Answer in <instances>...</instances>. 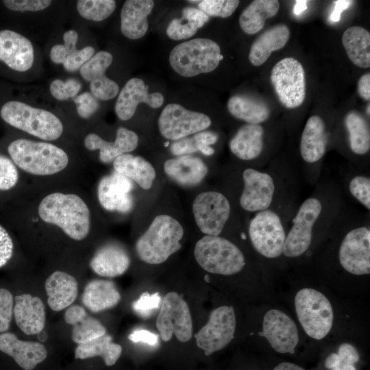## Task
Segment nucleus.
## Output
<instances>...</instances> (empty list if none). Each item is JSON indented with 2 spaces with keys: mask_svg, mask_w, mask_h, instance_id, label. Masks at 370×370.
Segmentation results:
<instances>
[{
  "mask_svg": "<svg viewBox=\"0 0 370 370\" xmlns=\"http://www.w3.org/2000/svg\"><path fill=\"white\" fill-rule=\"evenodd\" d=\"M37 214L42 222L59 227L75 241L84 239L90 230V210L86 201L75 193L47 195L40 201Z\"/></svg>",
  "mask_w": 370,
  "mask_h": 370,
  "instance_id": "nucleus-1",
  "label": "nucleus"
},
{
  "mask_svg": "<svg viewBox=\"0 0 370 370\" xmlns=\"http://www.w3.org/2000/svg\"><path fill=\"white\" fill-rule=\"evenodd\" d=\"M8 151L17 167L36 176L58 173L69 162L64 150L47 142L16 139L8 145Z\"/></svg>",
  "mask_w": 370,
  "mask_h": 370,
  "instance_id": "nucleus-2",
  "label": "nucleus"
},
{
  "mask_svg": "<svg viewBox=\"0 0 370 370\" xmlns=\"http://www.w3.org/2000/svg\"><path fill=\"white\" fill-rule=\"evenodd\" d=\"M184 234L177 219L168 214L158 215L137 240L136 254L147 264H162L180 249Z\"/></svg>",
  "mask_w": 370,
  "mask_h": 370,
  "instance_id": "nucleus-3",
  "label": "nucleus"
},
{
  "mask_svg": "<svg viewBox=\"0 0 370 370\" xmlns=\"http://www.w3.org/2000/svg\"><path fill=\"white\" fill-rule=\"evenodd\" d=\"M219 45L212 40L198 38L182 42L173 48L169 60L180 75L190 77L214 71L222 60Z\"/></svg>",
  "mask_w": 370,
  "mask_h": 370,
  "instance_id": "nucleus-4",
  "label": "nucleus"
},
{
  "mask_svg": "<svg viewBox=\"0 0 370 370\" xmlns=\"http://www.w3.org/2000/svg\"><path fill=\"white\" fill-rule=\"evenodd\" d=\"M0 114L10 125L44 140H55L63 132V124L54 114L21 101L6 102Z\"/></svg>",
  "mask_w": 370,
  "mask_h": 370,
  "instance_id": "nucleus-5",
  "label": "nucleus"
},
{
  "mask_svg": "<svg viewBox=\"0 0 370 370\" xmlns=\"http://www.w3.org/2000/svg\"><path fill=\"white\" fill-rule=\"evenodd\" d=\"M194 256L206 271L221 275H232L241 271L245 265L242 251L230 241L220 236L205 235L195 244Z\"/></svg>",
  "mask_w": 370,
  "mask_h": 370,
  "instance_id": "nucleus-6",
  "label": "nucleus"
},
{
  "mask_svg": "<svg viewBox=\"0 0 370 370\" xmlns=\"http://www.w3.org/2000/svg\"><path fill=\"white\" fill-rule=\"evenodd\" d=\"M297 319L306 334L321 340L330 332L334 311L329 299L320 291L311 288L300 289L295 297Z\"/></svg>",
  "mask_w": 370,
  "mask_h": 370,
  "instance_id": "nucleus-7",
  "label": "nucleus"
},
{
  "mask_svg": "<svg viewBox=\"0 0 370 370\" xmlns=\"http://www.w3.org/2000/svg\"><path fill=\"white\" fill-rule=\"evenodd\" d=\"M156 325L162 341H169L173 335L182 343L193 335V321L186 301L176 292L166 293L162 300Z\"/></svg>",
  "mask_w": 370,
  "mask_h": 370,
  "instance_id": "nucleus-8",
  "label": "nucleus"
},
{
  "mask_svg": "<svg viewBox=\"0 0 370 370\" xmlns=\"http://www.w3.org/2000/svg\"><path fill=\"white\" fill-rule=\"evenodd\" d=\"M271 82L280 103L286 108L300 106L306 97L305 73L293 58H285L273 67Z\"/></svg>",
  "mask_w": 370,
  "mask_h": 370,
  "instance_id": "nucleus-9",
  "label": "nucleus"
},
{
  "mask_svg": "<svg viewBox=\"0 0 370 370\" xmlns=\"http://www.w3.org/2000/svg\"><path fill=\"white\" fill-rule=\"evenodd\" d=\"M249 236L255 250L267 258L283 254L286 234L280 216L267 209L258 212L249 225Z\"/></svg>",
  "mask_w": 370,
  "mask_h": 370,
  "instance_id": "nucleus-10",
  "label": "nucleus"
},
{
  "mask_svg": "<svg viewBox=\"0 0 370 370\" xmlns=\"http://www.w3.org/2000/svg\"><path fill=\"white\" fill-rule=\"evenodd\" d=\"M236 325L232 306L216 308L210 312L206 324L194 335L197 347L207 356L221 350L234 339Z\"/></svg>",
  "mask_w": 370,
  "mask_h": 370,
  "instance_id": "nucleus-11",
  "label": "nucleus"
},
{
  "mask_svg": "<svg viewBox=\"0 0 370 370\" xmlns=\"http://www.w3.org/2000/svg\"><path fill=\"white\" fill-rule=\"evenodd\" d=\"M210 125L211 120L206 114L189 110L177 103L166 105L158 121L162 136L173 140L202 132Z\"/></svg>",
  "mask_w": 370,
  "mask_h": 370,
  "instance_id": "nucleus-12",
  "label": "nucleus"
},
{
  "mask_svg": "<svg viewBox=\"0 0 370 370\" xmlns=\"http://www.w3.org/2000/svg\"><path fill=\"white\" fill-rule=\"evenodd\" d=\"M192 210L196 225L202 233L219 236L229 219L231 207L223 194L205 191L196 196Z\"/></svg>",
  "mask_w": 370,
  "mask_h": 370,
  "instance_id": "nucleus-13",
  "label": "nucleus"
},
{
  "mask_svg": "<svg viewBox=\"0 0 370 370\" xmlns=\"http://www.w3.org/2000/svg\"><path fill=\"white\" fill-rule=\"evenodd\" d=\"M322 210L319 199L310 197L299 207L293 221L283 247V254L288 258H297L310 247L312 238V228Z\"/></svg>",
  "mask_w": 370,
  "mask_h": 370,
  "instance_id": "nucleus-14",
  "label": "nucleus"
},
{
  "mask_svg": "<svg viewBox=\"0 0 370 370\" xmlns=\"http://www.w3.org/2000/svg\"><path fill=\"white\" fill-rule=\"evenodd\" d=\"M338 260L347 272L355 275L370 273V230L356 227L347 233L339 249Z\"/></svg>",
  "mask_w": 370,
  "mask_h": 370,
  "instance_id": "nucleus-15",
  "label": "nucleus"
},
{
  "mask_svg": "<svg viewBox=\"0 0 370 370\" xmlns=\"http://www.w3.org/2000/svg\"><path fill=\"white\" fill-rule=\"evenodd\" d=\"M259 335L264 337L272 349L281 354H294L299 343V334L294 321L278 309L267 311Z\"/></svg>",
  "mask_w": 370,
  "mask_h": 370,
  "instance_id": "nucleus-16",
  "label": "nucleus"
},
{
  "mask_svg": "<svg viewBox=\"0 0 370 370\" xmlns=\"http://www.w3.org/2000/svg\"><path fill=\"white\" fill-rule=\"evenodd\" d=\"M244 188L240 197L241 208L248 212L269 209L274 193L273 177L266 172L248 168L243 173Z\"/></svg>",
  "mask_w": 370,
  "mask_h": 370,
  "instance_id": "nucleus-17",
  "label": "nucleus"
},
{
  "mask_svg": "<svg viewBox=\"0 0 370 370\" xmlns=\"http://www.w3.org/2000/svg\"><path fill=\"white\" fill-rule=\"evenodd\" d=\"M132 189V181L114 171L99 181L97 186L98 201L108 211L128 212L133 206Z\"/></svg>",
  "mask_w": 370,
  "mask_h": 370,
  "instance_id": "nucleus-18",
  "label": "nucleus"
},
{
  "mask_svg": "<svg viewBox=\"0 0 370 370\" xmlns=\"http://www.w3.org/2000/svg\"><path fill=\"white\" fill-rule=\"evenodd\" d=\"M164 96L158 92L149 93L148 86L140 78L129 79L119 92L114 110L122 121L130 119L138 106L144 103L152 108H158L164 103Z\"/></svg>",
  "mask_w": 370,
  "mask_h": 370,
  "instance_id": "nucleus-19",
  "label": "nucleus"
},
{
  "mask_svg": "<svg viewBox=\"0 0 370 370\" xmlns=\"http://www.w3.org/2000/svg\"><path fill=\"white\" fill-rule=\"evenodd\" d=\"M0 60L14 71H28L34 61V51L31 41L16 32L1 30Z\"/></svg>",
  "mask_w": 370,
  "mask_h": 370,
  "instance_id": "nucleus-20",
  "label": "nucleus"
},
{
  "mask_svg": "<svg viewBox=\"0 0 370 370\" xmlns=\"http://www.w3.org/2000/svg\"><path fill=\"white\" fill-rule=\"evenodd\" d=\"M85 147L90 151L99 150V158L103 163H110L117 157L133 151L138 146V136L133 131L120 127L114 141H108L95 133L88 134L84 140Z\"/></svg>",
  "mask_w": 370,
  "mask_h": 370,
  "instance_id": "nucleus-21",
  "label": "nucleus"
},
{
  "mask_svg": "<svg viewBox=\"0 0 370 370\" xmlns=\"http://www.w3.org/2000/svg\"><path fill=\"white\" fill-rule=\"evenodd\" d=\"M0 350L11 356L25 370H33L47 356L42 344L21 341L10 332L0 334Z\"/></svg>",
  "mask_w": 370,
  "mask_h": 370,
  "instance_id": "nucleus-22",
  "label": "nucleus"
},
{
  "mask_svg": "<svg viewBox=\"0 0 370 370\" xmlns=\"http://www.w3.org/2000/svg\"><path fill=\"white\" fill-rule=\"evenodd\" d=\"M14 315L16 325L27 335L40 332L45 324V310L42 300L29 294L14 297Z\"/></svg>",
  "mask_w": 370,
  "mask_h": 370,
  "instance_id": "nucleus-23",
  "label": "nucleus"
},
{
  "mask_svg": "<svg viewBox=\"0 0 370 370\" xmlns=\"http://www.w3.org/2000/svg\"><path fill=\"white\" fill-rule=\"evenodd\" d=\"M154 6L151 0H127L121 10V31L131 40L143 38L149 27L148 16Z\"/></svg>",
  "mask_w": 370,
  "mask_h": 370,
  "instance_id": "nucleus-24",
  "label": "nucleus"
},
{
  "mask_svg": "<svg viewBox=\"0 0 370 370\" xmlns=\"http://www.w3.org/2000/svg\"><path fill=\"white\" fill-rule=\"evenodd\" d=\"M164 171L177 184L191 186L199 184L205 178L208 169L201 158L184 155L166 160Z\"/></svg>",
  "mask_w": 370,
  "mask_h": 370,
  "instance_id": "nucleus-25",
  "label": "nucleus"
},
{
  "mask_svg": "<svg viewBox=\"0 0 370 370\" xmlns=\"http://www.w3.org/2000/svg\"><path fill=\"white\" fill-rule=\"evenodd\" d=\"M130 258L127 251L117 245H106L99 248L90 262L97 275L114 278L123 275L129 268Z\"/></svg>",
  "mask_w": 370,
  "mask_h": 370,
  "instance_id": "nucleus-26",
  "label": "nucleus"
},
{
  "mask_svg": "<svg viewBox=\"0 0 370 370\" xmlns=\"http://www.w3.org/2000/svg\"><path fill=\"white\" fill-rule=\"evenodd\" d=\"M45 290L48 295L49 306L54 311H60L71 306L75 300L78 286L73 276L57 271L46 280Z\"/></svg>",
  "mask_w": 370,
  "mask_h": 370,
  "instance_id": "nucleus-27",
  "label": "nucleus"
},
{
  "mask_svg": "<svg viewBox=\"0 0 370 370\" xmlns=\"http://www.w3.org/2000/svg\"><path fill=\"white\" fill-rule=\"evenodd\" d=\"M290 37V30L284 24H278L264 31L252 43L249 60L252 65L259 66L271 53L283 48Z\"/></svg>",
  "mask_w": 370,
  "mask_h": 370,
  "instance_id": "nucleus-28",
  "label": "nucleus"
},
{
  "mask_svg": "<svg viewBox=\"0 0 370 370\" xmlns=\"http://www.w3.org/2000/svg\"><path fill=\"white\" fill-rule=\"evenodd\" d=\"M327 135L323 120L317 115L310 116L304 127L300 141V153L304 161L314 163L324 155Z\"/></svg>",
  "mask_w": 370,
  "mask_h": 370,
  "instance_id": "nucleus-29",
  "label": "nucleus"
},
{
  "mask_svg": "<svg viewBox=\"0 0 370 370\" xmlns=\"http://www.w3.org/2000/svg\"><path fill=\"white\" fill-rule=\"evenodd\" d=\"M112 166L115 172L134 182L144 190L151 188L156 177L153 165L141 156L123 154L114 160Z\"/></svg>",
  "mask_w": 370,
  "mask_h": 370,
  "instance_id": "nucleus-30",
  "label": "nucleus"
},
{
  "mask_svg": "<svg viewBox=\"0 0 370 370\" xmlns=\"http://www.w3.org/2000/svg\"><path fill=\"white\" fill-rule=\"evenodd\" d=\"M264 129L260 124L241 126L229 143L232 153L243 160H251L260 156L264 146Z\"/></svg>",
  "mask_w": 370,
  "mask_h": 370,
  "instance_id": "nucleus-31",
  "label": "nucleus"
},
{
  "mask_svg": "<svg viewBox=\"0 0 370 370\" xmlns=\"http://www.w3.org/2000/svg\"><path fill=\"white\" fill-rule=\"evenodd\" d=\"M65 321L73 325L72 339L82 344L106 334V330L97 319L89 316L84 308L74 305L64 314Z\"/></svg>",
  "mask_w": 370,
  "mask_h": 370,
  "instance_id": "nucleus-32",
  "label": "nucleus"
},
{
  "mask_svg": "<svg viewBox=\"0 0 370 370\" xmlns=\"http://www.w3.org/2000/svg\"><path fill=\"white\" fill-rule=\"evenodd\" d=\"M121 300V294L113 282L95 280L85 287L82 303L92 312H99L116 306Z\"/></svg>",
  "mask_w": 370,
  "mask_h": 370,
  "instance_id": "nucleus-33",
  "label": "nucleus"
},
{
  "mask_svg": "<svg viewBox=\"0 0 370 370\" xmlns=\"http://www.w3.org/2000/svg\"><path fill=\"white\" fill-rule=\"evenodd\" d=\"M342 42L349 60L360 68L370 66V34L360 26L348 27Z\"/></svg>",
  "mask_w": 370,
  "mask_h": 370,
  "instance_id": "nucleus-34",
  "label": "nucleus"
},
{
  "mask_svg": "<svg viewBox=\"0 0 370 370\" xmlns=\"http://www.w3.org/2000/svg\"><path fill=\"white\" fill-rule=\"evenodd\" d=\"M279 9L277 0L253 1L240 15V27L247 34H256L262 29L265 21L275 16Z\"/></svg>",
  "mask_w": 370,
  "mask_h": 370,
  "instance_id": "nucleus-35",
  "label": "nucleus"
},
{
  "mask_svg": "<svg viewBox=\"0 0 370 370\" xmlns=\"http://www.w3.org/2000/svg\"><path fill=\"white\" fill-rule=\"evenodd\" d=\"M229 112L249 124H260L269 116L270 110L264 102L245 95H234L227 101Z\"/></svg>",
  "mask_w": 370,
  "mask_h": 370,
  "instance_id": "nucleus-36",
  "label": "nucleus"
},
{
  "mask_svg": "<svg viewBox=\"0 0 370 370\" xmlns=\"http://www.w3.org/2000/svg\"><path fill=\"white\" fill-rule=\"evenodd\" d=\"M121 353V346L113 343L112 336L106 334L79 344L75 348V357L77 359H86L100 356L103 359L106 365L112 366L120 358Z\"/></svg>",
  "mask_w": 370,
  "mask_h": 370,
  "instance_id": "nucleus-37",
  "label": "nucleus"
},
{
  "mask_svg": "<svg viewBox=\"0 0 370 370\" xmlns=\"http://www.w3.org/2000/svg\"><path fill=\"white\" fill-rule=\"evenodd\" d=\"M208 19L209 16L199 8L186 7L182 10L181 18H174L169 23L166 32L172 40L186 39L195 35Z\"/></svg>",
  "mask_w": 370,
  "mask_h": 370,
  "instance_id": "nucleus-38",
  "label": "nucleus"
},
{
  "mask_svg": "<svg viewBox=\"0 0 370 370\" xmlns=\"http://www.w3.org/2000/svg\"><path fill=\"white\" fill-rule=\"evenodd\" d=\"M345 125L352 152L366 154L370 149V130L365 118L357 111H350L345 117Z\"/></svg>",
  "mask_w": 370,
  "mask_h": 370,
  "instance_id": "nucleus-39",
  "label": "nucleus"
},
{
  "mask_svg": "<svg viewBox=\"0 0 370 370\" xmlns=\"http://www.w3.org/2000/svg\"><path fill=\"white\" fill-rule=\"evenodd\" d=\"M218 136L212 132H200L190 137H185L174 142L171 151L175 156H184L199 151L206 156L214 153L210 145L217 141Z\"/></svg>",
  "mask_w": 370,
  "mask_h": 370,
  "instance_id": "nucleus-40",
  "label": "nucleus"
},
{
  "mask_svg": "<svg viewBox=\"0 0 370 370\" xmlns=\"http://www.w3.org/2000/svg\"><path fill=\"white\" fill-rule=\"evenodd\" d=\"M360 359L355 346L344 343L336 352H332L325 359L323 365L327 370H358L357 364Z\"/></svg>",
  "mask_w": 370,
  "mask_h": 370,
  "instance_id": "nucleus-41",
  "label": "nucleus"
},
{
  "mask_svg": "<svg viewBox=\"0 0 370 370\" xmlns=\"http://www.w3.org/2000/svg\"><path fill=\"white\" fill-rule=\"evenodd\" d=\"M116 9L113 0H79L77 2L79 14L93 21H101L109 17Z\"/></svg>",
  "mask_w": 370,
  "mask_h": 370,
  "instance_id": "nucleus-42",
  "label": "nucleus"
},
{
  "mask_svg": "<svg viewBox=\"0 0 370 370\" xmlns=\"http://www.w3.org/2000/svg\"><path fill=\"white\" fill-rule=\"evenodd\" d=\"M113 61L112 55L106 51L94 54L79 69L81 76L86 81L98 78L103 75Z\"/></svg>",
  "mask_w": 370,
  "mask_h": 370,
  "instance_id": "nucleus-43",
  "label": "nucleus"
},
{
  "mask_svg": "<svg viewBox=\"0 0 370 370\" xmlns=\"http://www.w3.org/2000/svg\"><path fill=\"white\" fill-rule=\"evenodd\" d=\"M240 3L237 0H202L198 8L208 16L227 18L231 16Z\"/></svg>",
  "mask_w": 370,
  "mask_h": 370,
  "instance_id": "nucleus-44",
  "label": "nucleus"
},
{
  "mask_svg": "<svg viewBox=\"0 0 370 370\" xmlns=\"http://www.w3.org/2000/svg\"><path fill=\"white\" fill-rule=\"evenodd\" d=\"M78 34L74 29L64 32L63 35L64 44L55 45L50 51V58L56 64H63L66 58L77 49Z\"/></svg>",
  "mask_w": 370,
  "mask_h": 370,
  "instance_id": "nucleus-45",
  "label": "nucleus"
},
{
  "mask_svg": "<svg viewBox=\"0 0 370 370\" xmlns=\"http://www.w3.org/2000/svg\"><path fill=\"white\" fill-rule=\"evenodd\" d=\"M162 302L159 293L145 292L132 305L134 312L143 319L149 318L160 307Z\"/></svg>",
  "mask_w": 370,
  "mask_h": 370,
  "instance_id": "nucleus-46",
  "label": "nucleus"
},
{
  "mask_svg": "<svg viewBox=\"0 0 370 370\" xmlns=\"http://www.w3.org/2000/svg\"><path fill=\"white\" fill-rule=\"evenodd\" d=\"M90 90L97 99L107 101L118 95L119 87L114 80L103 75L90 82Z\"/></svg>",
  "mask_w": 370,
  "mask_h": 370,
  "instance_id": "nucleus-47",
  "label": "nucleus"
},
{
  "mask_svg": "<svg viewBox=\"0 0 370 370\" xmlns=\"http://www.w3.org/2000/svg\"><path fill=\"white\" fill-rule=\"evenodd\" d=\"M81 88V83L76 79L71 78L66 81L56 79L51 83L49 90L54 98L59 101H65L75 97Z\"/></svg>",
  "mask_w": 370,
  "mask_h": 370,
  "instance_id": "nucleus-48",
  "label": "nucleus"
},
{
  "mask_svg": "<svg viewBox=\"0 0 370 370\" xmlns=\"http://www.w3.org/2000/svg\"><path fill=\"white\" fill-rule=\"evenodd\" d=\"M17 166L5 156L0 154V190L13 188L18 182Z\"/></svg>",
  "mask_w": 370,
  "mask_h": 370,
  "instance_id": "nucleus-49",
  "label": "nucleus"
},
{
  "mask_svg": "<svg viewBox=\"0 0 370 370\" xmlns=\"http://www.w3.org/2000/svg\"><path fill=\"white\" fill-rule=\"evenodd\" d=\"M349 189L352 196L369 210L370 179L364 175H356L349 182Z\"/></svg>",
  "mask_w": 370,
  "mask_h": 370,
  "instance_id": "nucleus-50",
  "label": "nucleus"
},
{
  "mask_svg": "<svg viewBox=\"0 0 370 370\" xmlns=\"http://www.w3.org/2000/svg\"><path fill=\"white\" fill-rule=\"evenodd\" d=\"M78 115L83 119H88L99 109V103L90 92H84L74 97Z\"/></svg>",
  "mask_w": 370,
  "mask_h": 370,
  "instance_id": "nucleus-51",
  "label": "nucleus"
},
{
  "mask_svg": "<svg viewBox=\"0 0 370 370\" xmlns=\"http://www.w3.org/2000/svg\"><path fill=\"white\" fill-rule=\"evenodd\" d=\"M94 54L95 49L92 46L77 49L66 58L62 64L66 71H75L80 69Z\"/></svg>",
  "mask_w": 370,
  "mask_h": 370,
  "instance_id": "nucleus-52",
  "label": "nucleus"
},
{
  "mask_svg": "<svg viewBox=\"0 0 370 370\" xmlns=\"http://www.w3.org/2000/svg\"><path fill=\"white\" fill-rule=\"evenodd\" d=\"M13 313V296L7 289L0 288V333L8 330Z\"/></svg>",
  "mask_w": 370,
  "mask_h": 370,
  "instance_id": "nucleus-53",
  "label": "nucleus"
},
{
  "mask_svg": "<svg viewBox=\"0 0 370 370\" xmlns=\"http://www.w3.org/2000/svg\"><path fill=\"white\" fill-rule=\"evenodd\" d=\"M3 3L10 10L38 12L48 8L52 1L50 0H4Z\"/></svg>",
  "mask_w": 370,
  "mask_h": 370,
  "instance_id": "nucleus-54",
  "label": "nucleus"
},
{
  "mask_svg": "<svg viewBox=\"0 0 370 370\" xmlns=\"http://www.w3.org/2000/svg\"><path fill=\"white\" fill-rule=\"evenodd\" d=\"M13 249L14 245L10 236L0 225V267H3L12 258Z\"/></svg>",
  "mask_w": 370,
  "mask_h": 370,
  "instance_id": "nucleus-55",
  "label": "nucleus"
},
{
  "mask_svg": "<svg viewBox=\"0 0 370 370\" xmlns=\"http://www.w3.org/2000/svg\"><path fill=\"white\" fill-rule=\"evenodd\" d=\"M128 338L134 342H142L151 346H155L158 343V336L147 330L138 329L132 332Z\"/></svg>",
  "mask_w": 370,
  "mask_h": 370,
  "instance_id": "nucleus-56",
  "label": "nucleus"
},
{
  "mask_svg": "<svg viewBox=\"0 0 370 370\" xmlns=\"http://www.w3.org/2000/svg\"><path fill=\"white\" fill-rule=\"evenodd\" d=\"M353 1L349 0H338L334 1V8L330 15L329 19L333 23L340 21L342 13L347 10Z\"/></svg>",
  "mask_w": 370,
  "mask_h": 370,
  "instance_id": "nucleus-57",
  "label": "nucleus"
},
{
  "mask_svg": "<svg viewBox=\"0 0 370 370\" xmlns=\"http://www.w3.org/2000/svg\"><path fill=\"white\" fill-rule=\"evenodd\" d=\"M359 95L365 100L370 99V74L366 73L360 77L357 87Z\"/></svg>",
  "mask_w": 370,
  "mask_h": 370,
  "instance_id": "nucleus-58",
  "label": "nucleus"
},
{
  "mask_svg": "<svg viewBox=\"0 0 370 370\" xmlns=\"http://www.w3.org/2000/svg\"><path fill=\"white\" fill-rule=\"evenodd\" d=\"M271 370H306L303 367L288 361L280 362L273 366Z\"/></svg>",
  "mask_w": 370,
  "mask_h": 370,
  "instance_id": "nucleus-59",
  "label": "nucleus"
},
{
  "mask_svg": "<svg viewBox=\"0 0 370 370\" xmlns=\"http://www.w3.org/2000/svg\"><path fill=\"white\" fill-rule=\"evenodd\" d=\"M308 1L306 0H297L296 1L293 7V13L295 15H299L304 10L307 9Z\"/></svg>",
  "mask_w": 370,
  "mask_h": 370,
  "instance_id": "nucleus-60",
  "label": "nucleus"
},
{
  "mask_svg": "<svg viewBox=\"0 0 370 370\" xmlns=\"http://www.w3.org/2000/svg\"><path fill=\"white\" fill-rule=\"evenodd\" d=\"M369 109H370V105H369V103L368 106H367V108H366V112H367V114H368L369 116L370 115V110H369Z\"/></svg>",
  "mask_w": 370,
  "mask_h": 370,
  "instance_id": "nucleus-61",
  "label": "nucleus"
}]
</instances>
